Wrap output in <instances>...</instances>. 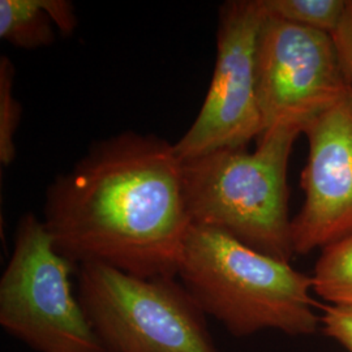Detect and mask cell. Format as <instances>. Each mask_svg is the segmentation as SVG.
<instances>
[{
  "label": "cell",
  "mask_w": 352,
  "mask_h": 352,
  "mask_svg": "<svg viewBox=\"0 0 352 352\" xmlns=\"http://www.w3.org/2000/svg\"><path fill=\"white\" fill-rule=\"evenodd\" d=\"M302 132L277 126L257 148L219 149L180 161L186 208L192 225L213 227L254 251L289 263V157Z\"/></svg>",
  "instance_id": "obj_3"
},
{
  "label": "cell",
  "mask_w": 352,
  "mask_h": 352,
  "mask_svg": "<svg viewBox=\"0 0 352 352\" xmlns=\"http://www.w3.org/2000/svg\"><path fill=\"white\" fill-rule=\"evenodd\" d=\"M346 3L347 0H263L266 14L329 34L340 25Z\"/></svg>",
  "instance_id": "obj_11"
},
{
  "label": "cell",
  "mask_w": 352,
  "mask_h": 352,
  "mask_svg": "<svg viewBox=\"0 0 352 352\" xmlns=\"http://www.w3.org/2000/svg\"><path fill=\"white\" fill-rule=\"evenodd\" d=\"M316 295L333 305H352V234L321 250L312 276Z\"/></svg>",
  "instance_id": "obj_10"
},
{
  "label": "cell",
  "mask_w": 352,
  "mask_h": 352,
  "mask_svg": "<svg viewBox=\"0 0 352 352\" xmlns=\"http://www.w3.org/2000/svg\"><path fill=\"white\" fill-rule=\"evenodd\" d=\"M43 225L76 267L176 278L189 227L174 144L126 131L101 140L46 192Z\"/></svg>",
  "instance_id": "obj_1"
},
{
  "label": "cell",
  "mask_w": 352,
  "mask_h": 352,
  "mask_svg": "<svg viewBox=\"0 0 352 352\" xmlns=\"http://www.w3.org/2000/svg\"><path fill=\"white\" fill-rule=\"evenodd\" d=\"M14 67L8 56L0 58V162L8 166L16 157L14 136L21 119V104L13 94Z\"/></svg>",
  "instance_id": "obj_12"
},
{
  "label": "cell",
  "mask_w": 352,
  "mask_h": 352,
  "mask_svg": "<svg viewBox=\"0 0 352 352\" xmlns=\"http://www.w3.org/2000/svg\"><path fill=\"white\" fill-rule=\"evenodd\" d=\"M320 327L327 337L352 352V305H324Z\"/></svg>",
  "instance_id": "obj_13"
},
{
  "label": "cell",
  "mask_w": 352,
  "mask_h": 352,
  "mask_svg": "<svg viewBox=\"0 0 352 352\" xmlns=\"http://www.w3.org/2000/svg\"><path fill=\"white\" fill-rule=\"evenodd\" d=\"M265 17L263 0H230L221 6L212 81L197 118L174 144L180 161L219 149L247 148L263 135L256 52Z\"/></svg>",
  "instance_id": "obj_7"
},
{
  "label": "cell",
  "mask_w": 352,
  "mask_h": 352,
  "mask_svg": "<svg viewBox=\"0 0 352 352\" xmlns=\"http://www.w3.org/2000/svg\"><path fill=\"white\" fill-rule=\"evenodd\" d=\"M177 277L202 312L235 337L265 329L308 336L320 327L312 277L213 227L190 225Z\"/></svg>",
  "instance_id": "obj_2"
},
{
  "label": "cell",
  "mask_w": 352,
  "mask_h": 352,
  "mask_svg": "<svg viewBox=\"0 0 352 352\" xmlns=\"http://www.w3.org/2000/svg\"><path fill=\"white\" fill-rule=\"evenodd\" d=\"M351 90L331 34L266 14L256 52L263 133L277 126L302 133Z\"/></svg>",
  "instance_id": "obj_6"
},
{
  "label": "cell",
  "mask_w": 352,
  "mask_h": 352,
  "mask_svg": "<svg viewBox=\"0 0 352 352\" xmlns=\"http://www.w3.org/2000/svg\"><path fill=\"white\" fill-rule=\"evenodd\" d=\"M77 298L109 352H219L206 315L176 278H140L101 264L76 269Z\"/></svg>",
  "instance_id": "obj_4"
},
{
  "label": "cell",
  "mask_w": 352,
  "mask_h": 352,
  "mask_svg": "<svg viewBox=\"0 0 352 352\" xmlns=\"http://www.w3.org/2000/svg\"><path fill=\"white\" fill-rule=\"evenodd\" d=\"M76 269L43 221L24 214L0 279V325L36 352H109L72 289Z\"/></svg>",
  "instance_id": "obj_5"
},
{
  "label": "cell",
  "mask_w": 352,
  "mask_h": 352,
  "mask_svg": "<svg viewBox=\"0 0 352 352\" xmlns=\"http://www.w3.org/2000/svg\"><path fill=\"white\" fill-rule=\"evenodd\" d=\"M304 202L292 218L295 254L304 256L352 234V90L307 126Z\"/></svg>",
  "instance_id": "obj_8"
},
{
  "label": "cell",
  "mask_w": 352,
  "mask_h": 352,
  "mask_svg": "<svg viewBox=\"0 0 352 352\" xmlns=\"http://www.w3.org/2000/svg\"><path fill=\"white\" fill-rule=\"evenodd\" d=\"M64 36L77 26L75 8L67 0H0V38L19 49L49 46L54 28Z\"/></svg>",
  "instance_id": "obj_9"
},
{
  "label": "cell",
  "mask_w": 352,
  "mask_h": 352,
  "mask_svg": "<svg viewBox=\"0 0 352 352\" xmlns=\"http://www.w3.org/2000/svg\"><path fill=\"white\" fill-rule=\"evenodd\" d=\"M331 36L340 54V62L352 84V0H347L342 21Z\"/></svg>",
  "instance_id": "obj_14"
}]
</instances>
